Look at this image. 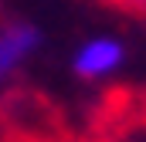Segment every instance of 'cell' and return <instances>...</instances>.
Masks as SVG:
<instances>
[{
  "mask_svg": "<svg viewBox=\"0 0 146 142\" xmlns=\"http://www.w3.org/2000/svg\"><path fill=\"white\" fill-rule=\"evenodd\" d=\"M122 44L119 41H112V37H95V41H88V44H82L78 51H75V61L72 68L78 78H102V74H109L122 64Z\"/></svg>",
  "mask_w": 146,
  "mask_h": 142,
  "instance_id": "cell-1",
  "label": "cell"
},
{
  "mask_svg": "<svg viewBox=\"0 0 146 142\" xmlns=\"http://www.w3.org/2000/svg\"><path fill=\"white\" fill-rule=\"evenodd\" d=\"M41 44V34L31 24H10L0 31V81L17 68L31 51Z\"/></svg>",
  "mask_w": 146,
  "mask_h": 142,
  "instance_id": "cell-2",
  "label": "cell"
},
{
  "mask_svg": "<svg viewBox=\"0 0 146 142\" xmlns=\"http://www.w3.org/2000/svg\"><path fill=\"white\" fill-rule=\"evenodd\" d=\"M122 7H133V10H146V0H119Z\"/></svg>",
  "mask_w": 146,
  "mask_h": 142,
  "instance_id": "cell-3",
  "label": "cell"
}]
</instances>
